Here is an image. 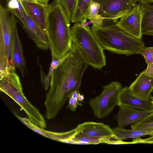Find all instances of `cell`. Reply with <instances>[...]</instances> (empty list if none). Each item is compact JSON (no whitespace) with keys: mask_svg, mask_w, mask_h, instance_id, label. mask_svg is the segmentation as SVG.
<instances>
[{"mask_svg":"<svg viewBox=\"0 0 153 153\" xmlns=\"http://www.w3.org/2000/svg\"><path fill=\"white\" fill-rule=\"evenodd\" d=\"M67 58L53 71L46 94L45 117L55 118L71 94L79 91L84 73L89 64L78 44L73 42Z\"/></svg>","mask_w":153,"mask_h":153,"instance_id":"1","label":"cell"},{"mask_svg":"<svg viewBox=\"0 0 153 153\" xmlns=\"http://www.w3.org/2000/svg\"><path fill=\"white\" fill-rule=\"evenodd\" d=\"M70 20L62 4L57 0L48 4L46 35L52 59H59L71 48Z\"/></svg>","mask_w":153,"mask_h":153,"instance_id":"2","label":"cell"},{"mask_svg":"<svg viewBox=\"0 0 153 153\" xmlns=\"http://www.w3.org/2000/svg\"><path fill=\"white\" fill-rule=\"evenodd\" d=\"M91 30L104 50L113 53L128 56L137 54L145 46L141 40L126 33L117 27L116 24L99 28L92 25Z\"/></svg>","mask_w":153,"mask_h":153,"instance_id":"3","label":"cell"},{"mask_svg":"<svg viewBox=\"0 0 153 153\" xmlns=\"http://www.w3.org/2000/svg\"><path fill=\"white\" fill-rule=\"evenodd\" d=\"M0 78L1 91L7 95L21 107L32 123L45 129L46 124L43 116L25 96L20 78L15 71L11 70Z\"/></svg>","mask_w":153,"mask_h":153,"instance_id":"4","label":"cell"},{"mask_svg":"<svg viewBox=\"0 0 153 153\" xmlns=\"http://www.w3.org/2000/svg\"><path fill=\"white\" fill-rule=\"evenodd\" d=\"M71 33L72 42L79 45L89 65L98 70L105 65L106 58L104 49L94 37L91 29L77 22L71 27Z\"/></svg>","mask_w":153,"mask_h":153,"instance_id":"5","label":"cell"},{"mask_svg":"<svg viewBox=\"0 0 153 153\" xmlns=\"http://www.w3.org/2000/svg\"><path fill=\"white\" fill-rule=\"evenodd\" d=\"M118 82L113 81L103 87L101 93L88 103L96 117L102 119L107 117L114 108L119 105V95L122 89Z\"/></svg>","mask_w":153,"mask_h":153,"instance_id":"6","label":"cell"},{"mask_svg":"<svg viewBox=\"0 0 153 153\" xmlns=\"http://www.w3.org/2000/svg\"><path fill=\"white\" fill-rule=\"evenodd\" d=\"M12 24L7 8L0 6V76L8 74L13 66L10 64Z\"/></svg>","mask_w":153,"mask_h":153,"instance_id":"7","label":"cell"},{"mask_svg":"<svg viewBox=\"0 0 153 153\" xmlns=\"http://www.w3.org/2000/svg\"><path fill=\"white\" fill-rule=\"evenodd\" d=\"M100 5V14L106 21L116 23L120 18L128 13L139 0H93Z\"/></svg>","mask_w":153,"mask_h":153,"instance_id":"8","label":"cell"},{"mask_svg":"<svg viewBox=\"0 0 153 153\" xmlns=\"http://www.w3.org/2000/svg\"><path fill=\"white\" fill-rule=\"evenodd\" d=\"M141 4L137 3L128 13L120 18L115 24L126 33L141 40Z\"/></svg>","mask_w":153,"mask_h":153,"instance_id":"9","label":"cell"},{"mask_svg":"<svg viewBox=\"0 0 153 153\" xmlns=\"http://www.w3.org/2000/svg\"><path fill=\"white\" fill-rule=\"evenodd\" d=\"M12 28L10 62L19 71L24 77L26 72V65L23 49L18 33L17 20L14 15H11Z\"/></svg>","mask_w":153,"mask_h":153,"instance_id":"10","label":"cell"},{"mask_svg":"<svg viewBox=\"0 0 153 153\" xmlns=\"http://www.w3.org/2000/svg\"><path fill=\"white\" fill-rule=\"evenodd\" d=\"M19 2L22 6L25 14L43 33L46 35L48 4H46L39 1Z\"/></svg>","mask_w":153,"mask_h":153,"instance_id":"11","label":"cell"},{"mask_svg":"<svg viewBox=\"0 0 153 153\" xmlns=\"http://www.w3.org/2000/svg\"><path fill=\"white\" fill-rule=\"evenodd\" d=\"M14 114L23 124L34 132L48 138L61 142L68 143L76 135L80 133L82 131L81 128L77 126L76 128L68 131H49L35 125L28 118L21 117L15 114Z\"/></svg>","mask_w":153,"mask_h":153,"instance_id":"12","label":"cell"},{"mask_svg":"<svg viewBox=\"0 0 153 153\" xmlns=\"http://www.w3.org/2000/svg\"><path fill=\"white\" fill-rule=\"evenodd\" d=\"M119 106V111L116 118L119 127L122 128L143 120L153 112L123 105Z\"/></svg>","mask_w":153,"mask_h":153,"instance_id":"13","label":"cell"},{"mask_svg":"<svg viewBox=\"0 0 153 153\" xmlns=\"http://www.w3.org/2000/svg\"><path fill=\"white\" fill-rule=\"evenodd\" d=\"M120 105L153 112L152 101L135 96L128 86L122 88L120 92L118 106Z\"/></svg>","mask_w":153,"mask_h":153,"instance_id":"14","label":"cell"},{"mask_svg":"<svg viewBox=\"0 0 153 153\" xmlns=\"http://www.w3.org/2000/svg\"><path fill=\"white\" fill-rule=\"evenodd\" d=\"M81 128V134L86 136L97 137H111L117 138L113 129L110 126L102 123L85 122L79 124Z\"/></svg>","mask_w":153,"mask_h":153,"instance_id":"15","label":"cell"},{"mask_svg":"<svg viewBox=\"0 0 153 153\" xmlns=\"http://www.w3.org/2000/svg\"><path fill=\"white\" fill-rule=\"evenodd\" d=\"M129 87L135 96L149 100L153 89V77L145 74L144 71Z\"/></svg>","mask_w":153,"mask_h":153,"instance_id":"16","label":"cell"},{"mask_svg":"<svg viewBox=\"0 0 153 153\" xmlns=\"http://www.w3.org/2000/svg\"><path fill=\"white\" fill-rule=\"evenodd\" d=\"M26 25H22L27 33L38 48L43 50L50 49L46 35L43 33L34 22L25 13Z\"/></svg>","mask_w":153,"mask_h":153,"instance_id":"17","label":"cell"},{"mask_svg":"<svg viewBox=\"0 0 153 153\" xmlns=\"http://www.w3.org/2000/svg\"><path fill=\"white\" fill-rule=\"evenodd\" d=\"M140 4L142 34L153 36V5Z\"/></svg>","mask_w":153,"mask_h":153,"instance_id":"18","label":"cell"},{"mask_svg":"<svg viewBox=\"0 0 153 153\" xmlns=\"http://www.w3.org/2000/svg\"><path fill=\"white\" fill-rule=\"evenodd\" d=\"M119 140L114 137H97L88 136L78 133L68 143L78 144H97L107 143L114 140Z\"/></svg>","mask_w":153,"mask_h":153,"instance_id":"19","label":"cell"},{"mask_svg":"<svg viewBox=\"0 0 153 153\" xmlns=\"http://www.w3.org/2000/svg\"><path fill=\"white\" fill-rule=\"evenodd\" d=\"M93 0H76L75 10L71 22H80L88 15L89 5Z\"/></svg>","mask_w":153,"mask_h":153,"instance_id":"20","label":"cell"},{"mask_svg":"<svg viewBox=\"0 0 153 153\" xmlns=\"http://www.w3.org/2000/svg\"><path fill=\"white\" fill-rule=\"evenodd\" d=\"M100 5L97 2L93 1L88 8V13L85 19L91 21L95 27H101L103 26L104 19L100 14L99 11Z\"/></svg>","mask_w":153,"mask_h":153,"instance_id":"21","label":"cell"},{"mask_svg":"<svg viewBox=\"0 0 153 153\" xmlns=\"http://www.w3.org/2000/svg\"><path fill=\"white\" fill-rule=\"evenodd\" d=\"M113 129L117 137L120 140L128 138H135L146 135H150V133L146 131L132 129L126 130L119 126Z\"/></svg>","mask_w":153,"mask_h":153,"instance_id":"22","label":"cell"},{"mask_svg":"<svg viewBox=\"0 0 153 153\" xmlns=\"http://www.w3.org/2000/svg\"><path fill=\"white\" fill-rule=\"evenodd\" d=\"M69 54V52L65 56L60 59H52L48 73L46 76L45 75L42 68H40L42 83L45 91H47L49 89L51 77L53 70L64 61L68 56Z\"/></svg>","mask_w":153,"mask_h":153,"instance_id":"23","label":"cell"},{"mask_svg":"<svg viewBox=\"0 0 153 153\" xmlns=\"http://www.w3.org/2000/svg\"><path fill=\"white\" fill-rule=\"evenodd\" d=\"M7 9L16 16L22 23V25H26V21L23 7L18 0H6Z\"/></svg>","mask_w":153,"mask_h":153,"instance_id":"24","label":"cell"},{"mask_svg":"<svg viewBox=\"0 0 153 153\" xmlns=\"http://www.w3.org/2000/svg\"><path fill=\"white\" fill-rule=\"evenodd\" d=\"M131 129L149 132L153 134V112L149 114L143 120L131 125Z\"/></svg>","mask_w":153,"mask_h":153,"instance_id":"25","label":"cell"},{"mask_svg":"<svg viewBox=\"0 0 153 153\" xmlns=\"http://www.w3.org/2000/svg\"><path fill=\"white\" fill-rule=\"evenodd\" d=\"M63 6L71 22L76 3V0H57Z\"/></svg>","mask_w":153,"mask_h":153,"instance_id":"26","label":"cell"},{"mask_svg":"<svg viewBox=\"0 0 153 153\" xmlns=\"http://www.w3.org/2000/svg\"><path fill=\"white\" fill-rule=\"evenodd\" d=\"M137 54L143 56L147 65L153 63V47H144L139 50Z\"/></svg>","mask_w":153,"mask_h":153,"instance_id":"27","label":"cell"},{"mask_svg":"<svg viewBox=\"0 0 153 153\" xmlns=\"http://www.w3.org/2000/svg\"><path fill=\"white\" fill-rule=\"evenodd\" d=\"M78 101L77 99L71 97L69 98V102L67 108L72 111H75L78 105L82 106V104Z\"/></svg>","mask_w":153,"mask_h":153,"instance_id":"28","label":"cell"},{"mask_svg":"<svg viewBox=\"0 0 153 153\" xmlns=\"http://www.w3.org/2000/svg\"><path fill=\"white\" fill-rule=\"evenodd\" d=\"M149 138L143 139L139 137L133 139L132 142V144L136 143L153 144V134Z\"/></svg>","mask_w":153,"mask_h":153,"instance_id":"29","label":"cell"},{"mask_svg":"<svg viewBox=\"0 0 153 153\" xmlns=\"http://www.w3.org/2000/svg\"><path fill=\"white\" fill-rule=\"evenodd\" d=\"M146 75L153 77V63L147 65V68L144 70Z\"/></svg>","mask_w":153,"mask_h":153,"instance_id":"30","label":"cell"},{"mask_svg":"<svg viewBox=\"0 0 153 153\" xmlns=\"http://www.w3.org/2000/svg\"><path fill=\"white\" fill-rule=\"evenodd\" d=\"M139 2L142 4L150 5L153 3V0H139Z\"/></svg>","mask_w":153,"mask_h":153,"instance_id":"31","label":"cell"},{"mask_svg":"<svg viewBox=\"0 0 153 153\" xmlns=\"http://www.w3.org/2000/svg\"><path fill=\"white\" fill-rule=\"evenodd\" d=\"M77 99L79 101L82 102L84 99V96L83 95L81 94L79 92V93Z\"/></svg>","mask_w":153,"mask_h":153,"instance_id":"32","label":"cell"},{"mask_svg":"<svg viewBox=\"0 0 153 153\" xmlns=\"http://www.w3.org/2000/svg\"><path fill=\"white\" fill-rule=\"evenodd\" d=\"M49 0H39V1L44 3L45 4H48V2Z\"/></svg>","mask_w":153,"mask_h":153,"instance_id":"33","label":"cell"},{"mask_svg":"<svg viewBox=\"0 0 153 153\" xmlns=\"http://www.w3.org/2000/svg\"><path fill=\"white\" fill-rule=\"evenodd\" d=\"M19 2L24 1H39V0H18ZM40 2V1H39Z\"/></svg>","mask_w":153,"mask_h":153,"instance_id":"34","label":"cell"},{"mask_svg":"<svg viewBox=\"0 0 153 153\" xmlns=\"http://www.w3.org/2000/svg\"><path fill=\"white\" fill-rule=\"evenodd\" d=\"M152 102H153V98H152Z\"/></svg>","mask_w":153,"mask_h":153,"instance_id":"35","label":"cell"},{"mask_svg":"<svg viewBox=\"0 0 153 153\" xmlns=\"http://www.w3.org/2000/svg\"><path fill=\"white\" fill-rule=\"evenodd\" d=\"M152 92L153 93V90H152Z\"/></svg>","mask_w":153,"mask_h":153,"instance_id":"36","label":"cell"}]
</instances>
